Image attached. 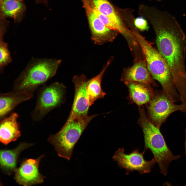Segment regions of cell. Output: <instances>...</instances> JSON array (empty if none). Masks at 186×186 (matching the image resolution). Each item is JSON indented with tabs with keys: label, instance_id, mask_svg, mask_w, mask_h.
I'll list each match as a JSON object with an SVG mask.
<instances>
[{
	"label": "cell",
	"instance_id": "obj_1",
	"mask_svg": "<svg viewBox=\"0 0 186 186\" xmlns=\"http://www.w3.org/2000/svg\"><path fill=\"white\" fill-rule=\"evenodd\" d=\"M151 19L158 50L170 68L176 89L186 93V35L175 18L168 12L154 10Z\"/></svg>",
	"mask_w": 186,
	"mask_h": 186
},
{
	"label": "cell",
	"instance_id": "obj_2",
	"mask_svg": "<svg viewBox=\"0 0 186 186\" xmlns=\"http://www.w3.org/2000/svg\"><path fill=\"white\" fill-rule=\"evenodd\" d=\"M60 59L33 57L15 80L12 90L34 95L35 91L56 74Z\"/></svg>",
	"mask_w": 186,
	"mask_h": 186
},
{
	"label": "cell",
	"instance_id": "obj_3",
	"mask_svg": "<svg viewBox=\"0 0 186 186\" xmlns=\"http://www.w3.org/2000/svg\"><path fill=\"white\" fill-rule=\"evenodd\" d=\"M152 77L161 84L163 90L170 99L175 103L180 100L168 65L165 59L152 45L141 35L136 37Z\"/></svg>",
	"mask_w": 186,
	"mask_h": 186
},
{
	"label": "cell",
	"instance_id": "obj_4",
	"mask_svg": "<svg viewBox=\"0 0 186 186\" xmlns=\"http://www.w3.org/2000/svg\"><path fill=\"white\" fill-rule=\"evenodd\" d=\"M140 117L138 123L142 129L144 141V150H150L156 159L160 173L166 176L170 163L180 157L175 156L169 149L160 128L154 126L147 117L144 108L139 107Z\"/></svg>",
	"mask_w": 186,
	"mask_h": 186
},
{
	"label": "cell",
	"instance_id": "obj_5",
	"mask_svg": "<svg viewBox=\"0 0 186 186\" xmlns=\"http://www.w3.org/2000/svg\"><path fill=\"white\" fill-rule=\"evenodd\" d=\"M97 115L67 121L59 131L50 135L48 140L54 146L59 157L70 160L76 144L89 123Z\"/></svg>",
	"mask_w": 186,
	"mask_h": 186
},
{
	"label": "cell",
	"instance_id": "obj_6",
	"mask_svg": "<svg viewBox=\"0 0 186 186\" xmlns=\"http://www.w3.org/2000/svg\"><path fill=\"white\" fill-rule=\"evenodd\" d=\"M36 104L31 116L35 122L41 121L52 110L63 101L65 87L62 83L56 82L44 84L37 89Z\"/></svg>",
	"mask_w": 186,
	"mask_h": 186
},
{
	"label": "cell",
	"instance_id": "obj_7",
	"mask_svg": "<svg viewBox=\"0 0 186 186\" xmlns=\"http://www.w3.org/2000/svg\"><path fill=\"white\" fill-rule=\"evenodd\" d=\"M148 104V118L159 128L173 113L178 111L185 112L184 105L175 104L163 90L154 91V96Z\"/></svg>",
	"mask_w": 186,
	"mask_h": 186
},
{
	"label": "cell",
	"instance_id": "obj_8",
	"mask_svg": "<svg viewBox=\"0 0 186 186\" xmlns=\"http://www.w3.org/2000/svg\"><path fill=\"white\" fill-rule=\"evenodd\" d=\"M145 151L144 150L142 152H140L137 148L127 154L124 148L121 147L115 151L112 158L119 167L126 170V175L135 171L138 172L140 174H143L150 173L157 162L154 157L150 161L145 160L144 155Z\"/></svg>",
	"mask_w": 186,
	"mask_h": 186
},
{
	"label": "cell",
	"instance_id": "obj_9",
	"mask_svg": "<svg viewBox=\"0 0 186 186\" xmlns=\"http://www.w3.org/2000/svg\"><path fill=\"white\" fill-rule=\"evenodd\" d=\"M88 80L84 74L75 76L72 79L75 92L72 109L67 119L69 121L81 119L88 116L90 106L86 91V84Z\"/></svg>",
	"mask_w": 186,
	"mask_h": 186
},
{
	"label": "cell",
	"instance_id": "obj_10",
	"mask_svg": "<svg viewBox=\"0 0 186 186\" xmlns=\"http://www.w3.org/2000/svg\"><path fill=\"white\" fill-rule=\"evenodd\" d=\"M89 22L91 38L95 44L101 45L112 42L115 38L118 32L106 27L92 10L88 0H81Z\"/></svg>",
	"mask_w": 186,
	"mask_h": 186
},
{
	"label": "cell",
	"instance_id": "obj_11",
	"mask_svg": "<svg viewBox=\"0 0 186 186\" xmlns=\"http://www.w3.org/2000/svg\"><path fill=\"white\" fill-rule=\"evenodd\" d=\"M42 155L36 159H29L24 161L17 168L14 179L19 184L24 186H31L43 182L45 177L40 173L39 166Z\"/></svg>",
	"mask_w": 186,
	"mask_h": 186
},
{
	"label": "cell",
	"instance_id": "obj_12",
	"mask_svg": "<svg viewBox=\"0 0 186 186\" xmlns=\"http://www.w3.org/2000/svg\"><path fill=\"white\" fill-rule=\"evenodd\" d=\"M125 83L136 82L157 86L147 67L145 59L137 60L131 67L126 68L121 78Z\"/></svg>",
	"mask_w": 186,
	"mask_h": 186
},
{
	"label": "cell",
	"instance_id": "obj_13",
	"mask_svg": "<svg viewBox=\"0 0 186 186\" xmlns=\"http://www.w3.org/2000/svg\"><path fill=\"white\" fill-rule=\"evenodd\" d=\"M33 95L25 92L12 90L0 94V120L11 113L18 105L31 98Z\"/></svg>",
	"mask_w": 186,
	"mask_h": 186
},
{
	"label": "cell",
	"instance_id": "obj_14",
	"mask_svg": "<svg viewBox=\"0 0 186 186\" xmlns=\"http://www.w3.org/2000/svg\"><path fill=\"white\" fill-rule=\"evenodd\" d=\"M19 116L17 113H12L1 120L0 141L5 145L16 141L21 135L18 121Z\"/></svg>",
	"mask_w": 186,
	"mask_h": 186
},
{
	"label": "cell",
	"instance_id": "obj_15",
	"mask_svg": "<svg viewBox=\"0 0 186 186\" xmlns=\"http://www.w3.org/2000/svg\"><path fill=\"white\" fill-rule=\"evenodd\" d=\"M33 145V143L23 142L20 143L14 149L1 150L0 165L3 172L9 175L14 173L17 168L18 160L20 154Z\"/></svg>",
	"mask_w": 186,
	"mask_h": 186
},
{
	"label": "cell",
	"instance_id": "obj_16",
	"mask_svg": "<svg viewBox=\"0 0 186 186\" xmlns=\"http://www.w3.org/2000/svg\"><path fill=\"white\" fill-rule=\"evenodd\" d=\"M125 84L129 90L130 99L139 107L148 104L154 96V91L150 85L136 82Z\"/></svg>",
	"mask_w": 186,
	"mask_h": 186
},
{
	"label": "cell",
	"instance_id": "obj_17",
	"mask_svg": "<svg viewBox=\"0 0 186 186\" xmlns=\"http://www.w3.org/2000/svg\"><path fill=\"white\" fill-rule=\"evenodd\" d=\"M26 10V6L22 1L0 0V19L10 18L15 22H19L24 17Z\"/></svg>",
	"mask_w": 186,
	"mask_h": 186
},
{
	"label": "cell",
	"instance_id": "obj_18",
	"mask_svg": "<svg viewBox=\"0 0 186 186\" xmlns=\"http://www.w3.org/2000/svg\"><path fill=\"white\" fill-rule=\"evenodd\" d=\"M91 1L100 12L109 17L118 27L119 33L123 36L128 34L129 30L125 26L115 9L107 0Z\"/></svg>",
	"mask_w": 186,
	"mask_h": 186
},
{
	"label": "cell",
	"instance_id": "obj_19",
	"mask_svg": "<svg viewBox=\"0 0 186 186\" xmlns=\"http://www.w3.org/2000/svg\"><path fill=\"white\" fill-rule=\"evenodd\" d=\"M111 60L109 59L100 73L88 80L87 82L86 91L90 106L97 100L104 97L106 95L102 89L101 82L103 74L110 64Z\"/></svg>",
	"mask_w": 186,
	"mask_h": 186
},
{
	"label": "cell",
	"instance_id": "obj_20",
	"mask_svg": "<svg viewBox=\"0 0 186 186\" xmlns=\"http://www.w3.org/2000/svg\"><path fill=\"white\" fill-rule=\"evenodd\" d=\"M4 34H0V70L2 72L4 67L12 61L10 52L8 48V44L3 40Z\"/></svg>",
	"mask_w": 186,
	"mask_h": 186
},
{
	"label": "cell",
	"instance_id": "obj_21",
	"mask_svg": "<svg viewBox=\"0 0 186 186\" xmlns=\"http://www.w3.org/2000/svg\"><path fill=\"white\" fill-rule=\"evenodd\" d=\"M134 23L136 27L141 30H146L149 29L147 21L143 17L137 18L134 20Z\"/></svg>",
	"mask_w": 186,
	"mask_h": 186
},
{
	"label": "cell",
	"instance_id": "obj_22",
	"mask_svg": "<svg viewBox=\"0 0 186 186\" xmlns=\"http://www.w3.org/2000/svg\"><path fill=\"white\" fill-rule=\"evenodd\" d=\"M48 0H35L36 2L37 3H43L46 5L48 4Z\"/></svg>",
	"mask_w": 186,
	"mask_h": 186
},
{
	"label": "cell",
	"instance_id": "obj_23",
	"mask_svg": "<svg viewBox=\"0 0 186 186\" xmlns=\"http://www.w3.org/2000/svg\"><path fill=\"white\" fill-rule=\"evenodd\" d=\"M185 153H186V128L185 129Z\"/></svg>",
	"mask_w": 186,
	"mask_h": 186
},
{
	"label": "cell",
	"instance_id": "obj_24",
	"mask_svg": "<svg viewBox=\"0 0 186 186\" xmlns=\"http://www.w3.org/2000/svg\"><path fill=\"white\" fill-rule=\"evenodd\" d=\"M158 0L159 1H161L162 0Z\"/></svg>",
	"mask_w": 186,
	"mask_h": 186
},
{
	"label": "cell",
	"instance_id": "obj_25",
	"mask_svg": "<svg viewBox=\"0 0 186 186\" xmlns=\"http://www.w3.org/2000/svg\"><path fill=\"white\" fill-rule=\"evenodd\" d=\"M19 0L21 1H23V0Z\"/></svg>",
	"mask_w": 186,
	"mask_h": 186
},
{
	"label": "cell",
	"instance_id": "obj_26",
	"mask_svg": "<svg viewBox=\"0 0 186 186\" xmlns=\"http://www.w3.org/2000/svg\"><path fill=\"white\" fill-rule=\"evenodd\" d=\"M185 79H186V76L185 77Z\"/></svg>",
	"mask_w": 186,
	"mask_h": 186
}]
</instances>
